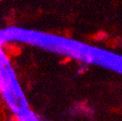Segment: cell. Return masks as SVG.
I'll return each instance as SVG.
<instances>
[{
    "instance_id": "cell-1",
    "label": "cell",
    "mask_w": 122,
    "mask_h": 121,
    "mask_svg": "<svg viewBox=\"0 0 122 121\" xmlns=\"http://www.w3.org/2000/svg\"><path fill=\"white\" fill-rule=\"evenodd\" d=\"M86 60L88 62H92L93 60V59H92V56H87V57H86Z\"/></svg>"
},
{
    "instance_id": "cell-2",
    "label": "cell",
    "mask_w": 122,
    "mask_h": 121,
    "mask_svg": "<svg viewBox=\"0 0 122 121\" xmlns=\"http://www.w3.org/2000/svg\"><path fill=\"white\" fill-rule=\"evenodd\" d=\"M21 121H27V120L25 118H22L21 119Z\"/></svg>"
}]
</instances>
